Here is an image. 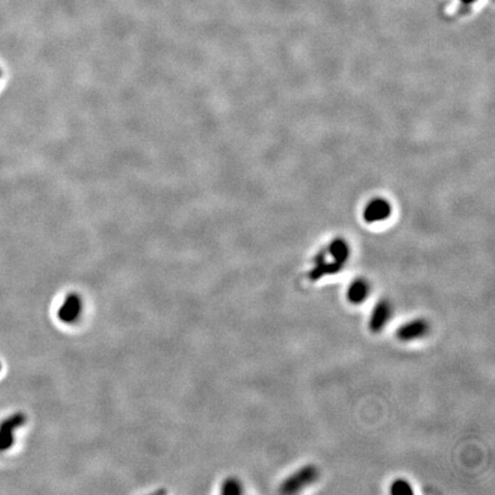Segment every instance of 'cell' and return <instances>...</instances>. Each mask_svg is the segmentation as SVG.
I'll return each mask as SVG.
<instances>
[{
    "mask_svg": "<svg viewBox=\"0 0 495 495\" xmlns=\"http://www.w3.org/2000/svg\"><path fill=\"white\" fill-rule=\"evenodd\" d=\"M319 478V470L315 466L308 464L304 466L296 473H292L281 484L280 491L285 494H292V493L301 492L305 487L311 485L317 482Z\"/></svg>",
    "mask_w": 495,
    "mask_h": 495,
    "instance_id": "1",
    "label": "cell"
},
{
    "mask_svg": "<svg viewBox=\"0 0 495 495\" xmlns=\"http://www.w3.org/2000/svg\"><path fill=\"white\" fill-rule=\"evenodd\" d=\"M391 213H392V208L389 201L378 197L369 201L368 204H366L362 216L367 224H375V222H385L391 216Z\"/></svg>",
    "mask_w": 495,
    "mask_h": 495,
    "instance_id": "2",
    "label": "cell"
},
{
    "mask_svg": "<svg viewBox=\"0 0 495 495\" xmlns=\"http://www.w3.org/2000/svg\"><path fill=\"white\" fill-rule=\"evenodd\" d=\"M430 330L426 319H414L401 324L397 330L398 340L401 342H412L426 336Z\"/></svg>",
    "mask_w": 495,
    "mask_h": 495,
    "instance_id": "3",
    "label": "cell"
},
{
    "mask_svg": "<svg viewBox=\"0 0 495 495\" xmlns=\"http://www.w3.org/2000/svg\"><path fill=\"white\" fill-rule=\"evenodd\" d=\"M392 315V306L387 299H381L375 305L369 317V329L371 333H381L383 328L389 324Z\"/></svg>",
    "mask_w": 495,
    "mask_h": 495,
    "instance_id": "4",
    "label": "cell"
},
{
    "mask_svg": "<svg viewBox=\"0 0 495 495\" xmlns=\"http://www.w3.org/2000/svg\"><path fill=\"white\" fill-rule=\"evenodd\" d=\"M343 265L336 263L333 259L328 261L326 259V254L324 252H320L315 257V267L308 272V279L312 280V281H317V280H320L321 278H324L327 274L333 275V274L338 273L340 271L343 270Z\"/></svg>",
    "mask_w": 495,
    "mask_h": 495,
    "instance_id": "5",
    "label": "cell"
},
{
    "mask_svg": "<svg viewBox=\"0 0 495 495\" xmlns=\"http://www.w3.org/2000/svg\"><path fill=\"white\" fill-rule=\"evenodd\" d=\"M369 292H371L369 283L365 279L359 278L350 283L346 290V299L351 304H362L366 299H368Z\"/></svg>",
    "mask_w": 495,
    "mask_h": 495,
    "instance_id": "6",
    "label": "cell"
},
{
    "mask_svg": "<svg viewBox=\"0 0 495 495\" xmlns=\"http://www.w3.org/2000/svg\"><path fill=\"white\" fill-rule=\"evenodd\" d=\"M328 254L333 261L340 265H345L350 258V247L343 238H335L328 245Z\"/></svg>",
    "mask_w": 495,
    "mask_h": 495,
    "instance_id": "7",
    "label": "cell"
},
{
    "mask_svg": "<svg viewBox=\"0 0 495 495\" xmlns=\"http://www.w3.org/2000/svg\"><path fill=\"white\" fill-rule=\"evenodd\" d=\"M23 422L22 416L16 415L13 419L3 423L0 428V451H6V448L10 447L13 443V430L16 426H19Z\"/></svg>",
    "mask_w": 495,
    "mask_h": 495,
    "instance_id": "8",
    "label": "cell"
},
{
    "mask_svg": "<svg viewBox=\"0 0 495 495\" xmlns=\"http://www.w3.org/2000/svg\"><path fill=\"white\" fill-rule=\"evenodd\" d=\"M80 308H82V305H80L78 297L75 295L69 296L59 311L61 320L64 322H73L80 315Z\"/></svg>",
    "mask_w": 495,
    "mask_h": 495,
    "instance_id": "9",
    "label": "cell"
},
{
    "mask_svg": "<svg viewBox=\"0 0 495 495\" xmlns=\"http://www.w3.org/2000/svg\"><path fill=\"white\" fill-rule=\"evenodd\" d=\"M390 493L392 495H412L414 493L412 485L407 480H396L390 486Z\"/></svg>",
    "mask_w": 495,
    "mask_h": 495,
    "instance_id": "10",
    "label": "cell"
},
{
    "mask_svg": "<svg viewBox=\"0 0 495 495\" xmlns=\"http://www.w3.org/2000/svg\"><path fill=\"white\" fill-rule=\"evenodd\" d=\"M222 493H224V494L229 495L241 494V482L236 480H226L225 484L222 486Z\"/></svg>",
    "mask_w": 495,
    "mask_h": 495,
    "instance_id": "11",
    "label": "cell"
},
{
    "mask_svg": "<svg viewBox=\"0 0 495 495\" xmlns=\"http://www.w3.org/2000/svg\"><path fill=\"white\" fill-rule=\"evenodd\" d=\"M473 1H476V0H462V3H467V5H469V3H473Z\"/></svg>",
    "mask_w": 495,
    "mask_h": 495,
    "instance_id": "12",
    "label": "cell"
},
{
    "mask_svg": "<svg viewBox=\"0 0 495 495\" xmlns=\"http://www.w3.org/2000/svg\"><path fill=\"white\" fill-rule=\"evenodd\" d=\"M0 78H1V70H0Z\"/></svg>",
    "mask_w": 495,
    "mask_h": 495,
    "instance_id": "13",
    "label": "cell"
}]
</instances>
